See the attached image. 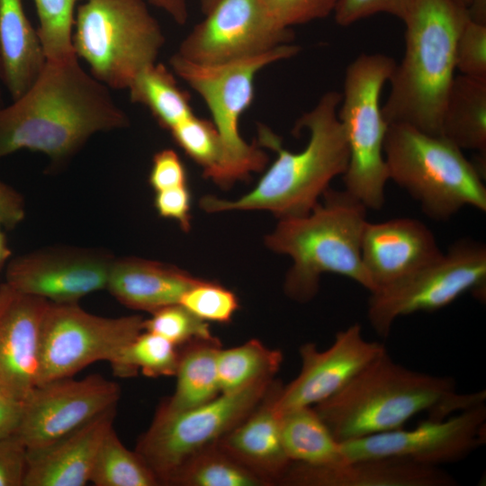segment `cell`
Segmentation results:
<instances>
[{
	"mask_svg": "<svg viewBox=\"0 0 486 486\" xmlns=\"http://www.w3.org/2000/svg\"><path fill=\"white\" fill-rule=\"evenodd\" d=\"M384 351L382 343L364 338L358 323L338 331L325 350L313 343L302 345L301 371L289 384L282 386L274 402L276 410L281 415L328 399Z\"/></svg>",
	"mask_w": 486,
	"mask_h": 486,
	"instance_id": "obj_17",
	"label": "cell"
},
{
	"mask_svg": "<svg viewBox=\"0 0 486 486\" xmlns=\"http://www.w3.org/2000/svg\"><path fill=\"white\" fill-rule=\"evenodd\" d=\"M113 260V256L104 250L45 248L10 259L5 283L50 302L75 303L106 289Z\"/></svg>",
	"mask_w": 486,
	"mask_h": 486,
	"instance_id": "obj_16",
	"label": "cell"
},
{
	"mask_svg": "<svg viewBox=\"0 0 486 486\" xmlns=\"http://www.w3.org/2000/svg\"><path fill=\"white\" fill-rule=\"evenodd\" d=\"M281 438L292 463L327 466L346 462L340 442L312 407L281 414Z\"/></svg>",
	"mask_w": 486,
	"mask_h": 486,
	"instance_id": "obj_26",
	"label": "cell"
},
{
	"mask_svg": "<svg viewBox=\"0 0 486 486\" xmlns=\"http://www.w3.org/2000/svg\"><path fill=\"white\" fill-rule=\"evenodd\" d=\"M321 197L308 214L280 219L266 237L271 250L292 259L284 281L286 295L299 302L310 301L327 273L347 277L372 292L361 256L368 209L346 190L328 188Z\"/></svg>",
	"mask_w": 486,
	"mask_h": 486,
	"instance_id": "obj_5",
	"label": "cell"
},
{
	"mask_svg": "<svg viewBox=\"0 0 486 486\" xmlns=\"http://www.w3.org/2000/svg\"><path fill=\"white\" fill-rule=\"evenodd\" d=\"M412 0H338L334 18L340 26H348L377 14H388L403 20Z\"/></svg>",
	"mask_w": 486,
	"mask_h": 486,
	"instance_id": "obj_39",
	"label": "cell"
},
{
	"mask_svg": "<svg viewBox=\"0 0 486 486\" xmlns=\"http://www.w3.org/2000/svg\"><path fill=\"white\" fill-rule=\"evenodd\" d=\"M456 1L466 8L469 6L470 2H471V0H456Z\"/></svg>",
	"mask_w": 486,
	"mask_h": 486,
	"instance_id": "obj_49",
	"label": "cell"
},
{
	"mask_svg": "<svg viewBox=\"0 0 486 486\" xmlns=\"http://www.w3.org/2000/svg\"><path fill=\"white\" fill-rule=\"evenodd\" d=\"M148 183L155 192L187 184L185 166L175 150L165 148L154 155Z\"/></svg>",
	"mask_w": 486,
	"mask_h": 486,
	"instance_id": "obj_40",
	"label": "cell"
},
{
	"mask_svg": "<svg viewBox=\"0 0 486 486\" xmlns=\"http://www.w3.org/2000/svg\"><path fill=\"white\" fill-rule=\"evenodd\" d=\"M220 0H201L202 13L207 14Z\"/></svg>",
	"mask_w": 486,
	"mask_h": 486,
	"instance_id": "obj_47",
	"label": "cell"
},
{
	"mask_svg": "<svg viewBox=\"0 0 486 486\" xmlns=\"http://www.w3.org/2000/svg\"><path fill=\"white\" fill-rule=\"evenodd\" d=\"M1 83H3V68H2V59H1V54H0V107L3 106Z\"/></svg>",
	"mask_w": 486,
	"mask_h": 486,
	"instance_id": "obj_48",
	"label": "cell"
},
{
	"mask_svg": "<svg viewBox=\"0 0 486 486\" xmlns=\"http://www.w3.org/2000/svg\"><path fill=\"white\" fill-rule=\"evenodd\" d=\"M143 330L140 315L103 317L77 302H49L40 328L37 385L73 377L94 362L111 364Z\"/></svg>",
	"mask_w": 486,
	"mask_h": 486,
	"instance_id": "obj_12",
	"label": "cell"
},
{
	"mask_svg": "<svg viewBox=\"0 0 486 486\" xmlns=\"http://www.w3.org/2000/svg\"><path fill=\"white\" fill-rule=\"evenodd\" d=\"M293 486H454L436 466L396 457L346 461L327 466L292 463L280 482Z\"/></svg>",
	"mask_w": 486,
	"mask_h": 486,
	"instance_id": "obj_21",
	"label": "cell"
},
{
	"mask_svg": "<svg viewBox=\"0 0 486 486\" xmlns=\"http://www.w3.org/2000/svg\"><path fill=\"white\" fill-rule=\"evenodd\" d=\"M179 303L207 322L229 323L238 309L234 292L206 280H200L185 292Z\"/></svg>",
	"mask_w": 486,
	"mask_h": 486,
	"instance_id": "obj_36",
	"label": "cell"
},
{
	"mask_svg": "<svg viewBox=\"0 0 486 486\" xmlns=\"http://www.w3.org/2000/svg\"><path fill=\"white\" fill-rule=\"evenodd\" d=\"M0 54L3 84L14 101L32 86L47 60L22 0H0Z\"/></svg>",
	"mask_w": 486,
	"mask_h": 486,
	"instance_id": "obj_24",
	"label": "cell"
},
{
	"mask_svg": "<svg viewBox=\"0 0 486 486\" xmlns=\"http://www.w3.org/2000/svg\"><path fill=\"white\" fill-rule=\"evenodd\" d=\"M486 442V405L481 403L443 419L428 418L403 428L345 441L346 461L396 457L436 466L458 462Z\"/></svg>",
	"mask_w": 486,
	"mask_h": 486,
	"instance_id": "obj_13",
	"label": "cell"
},
{
	"mask_svg": "<svg viewBox=\"0 0 486 486\" xmlns=\"http://www.w3.org/2000/svg\"><path fill=\"white\" fill-rule=\"evenodd\" d=\"M485 400V390L458 393L452 378L409 369L384 351L313 409L342 443L401 428L422 412L443 419Z\"/></svg>",
	"mask_w": 486,
	"mask_h": 486,
	"instance_id": "obj_2",
	"label": "cell"
},
{
	"mask_svg": "<svg viewBox=\"0 0 486 486\" xmlns=\"http://www.w3.org/2000/svg\"><path fill=\"white\" fill-rule=\"evenodd\" d=\"M154 206L159 216L177 221L184 231L190 230L191 195L187 184L156 192Z\"/></svg>",
	"mask_w": 486,
	"mask_h": 486,
	"instance_id": "obj_42",
	"label": "cell"
},
{
	"mask_svg": "<svg viewBox=\"0 0 486 486\" xmlns=\"http://www.w3.org/2000/svg\"><path fill=\"white\" fill-rule=\"evenodd\" d=\"M396 66L382 53L361 54L346 68L338 115L349 152L345 190L367 209L380 210L389 180L384 158L388 129L380 98Z\"/></svg>",
	"mask_w": 486,
	"mask_h": 486,
	"instance_id": "obj_9",
	"label": "cell"
},
{
	"mask_svg": "<svg viewBox=\"0 0 486 486\" xmlns=\"http://www.w3.org/2000/svg\"><path fill=\"white\" fill-rule=\"evenodd\" d=\"M168 485L262 486L269 483L215 445L185 463Z\"/></svg>",
	"mask_w": 486,
	"mask_h": 486,
	"instance_id": "obj_30",
	"label": "cell"
},
{
	"mask_svg": "<svg viewBox=\"0 0 486 486\" xmlns=\"http://www.w3.org/2000/svg\"><path fill=\"white\" fill-rule=\"evenodd\" d=\"M340 101L341 93L328 91L299 118L294 132L305 129L310 135L300 152L284 148L278 135L259 125L257 143L276 153L274 163L242 197L228 201L206 195L200 200L201 208L208 212L266 210L280 219L308 214L347 167L348 147L338 115Z\"/></svg>",
	"mask_w": 486,
	"mask_h": 486,
	"instance_id": "obj_3",
	"label": "cell"
},
{
	"mask_svg": "<svg viewBox=\"0 0 486 486\" xmlns=\"http://www.w3.org/2000/svg\"><path fill=\"white\" fill-rule=\"evenodd\" d=\"M266 12L280 27L323 19L334 13L338 0H261Z\"/></svg>",
	"mask_w": 486,
	"mask_h": 486,
	"instance_id": "obj_38",
	"label": "cell"
},
{
	"mask_svg": "<svg viewBox=\"0 0 486 486\" xmlns=\"http://www.w3.org/2000/svg\"><path fill=\"white\" fill-rule=\"evenodd\" d=\"M442 254L433 232L418 220H367L363 230L362 261L374 291L411 274Z\"/></svg>",
	"mask_w": 486,
	"mask_h": 486,
	"instance_id": "obj_19",
	"label": "cell"
},
{
	"mask_svg": "<svg viewBox=\"0 0 486 486\" xmlns=\"http://www.w3.org/2000/svg\"><path fill=\"white\" fill-rule=\"evenodd\" d=\"M144 330L155 333L176 346L195 342H219L210 326L180 303L160 308L144 320Z\"/></svg>",
	"mask_w": 486,
	"mask_h": 486,
	"instance_id": "obj_34",
	"label": "cell"
},
{
	"mask_svg": "<svg viewBox=\"0 0 486 486\" xmlns=\"http://www.w3.org/2000/svg\"><path fill=\"white\" fill-rule=\"evenodd\" d=\"M24 399L0 388V439L16 435L22 423Z\"/></svg>",
	"mask_w": 486,
	"mask_h": 486,
	"instance_id": "obj_43",
	"label": "cell"
},
{
	"mask_svg": "<svg viewBox=\"0 0 486 486\" xmlns=\"http://www.w3.org/2000/svg\"><path fill=\"white\" fill-rule=\"evenodd\" d=\"M283 362L280 350L257 339L217 352V373L221 393L243 389L261 381L274 380Z\"/></svg>",
	"mask_w": 486,
	"mask_h": 486,
	"instance_id": "obj_29",
	"label": "cell"
},
{
	"mask_svg": "<svg viewBox=\"0 0 486 486\" xmlns=\"http://www.w3.org/2000/svg\"><path fill=\"white\" fill-rule=\"evenodd\" d=\"M169 15L176 23L184 24L189 16L187 0H146Z\"/></svg>",
	"mask_w": 486,
	"mask_h": 486,
	"instance_id": "obj_45",
	"label": "cell"
},
{
	"mask_svg": "<svg viewBox=\"0 0 486 486\" xmlns=\"http://www.w3.org/2000/svg\"><path fill=\"white\" fill-rule=\"evenodd\" d=\"M292 29L280 27L261 0H220L175 52L201 65L254 58L292 43Z\"/></svg>",
	"mask_w": 486,
	"mask_h": 486,
	"instance_id": "obj_14",
	"label": "cell"
},
{
	"mask_svg": "<svg viewBox=\"0 0 486 486\" xmlns=\"http://www.w3.org/2000/svg\"><path fill=\"white\" fill-rule=\"evenodd\" d=\"M299 51L298 45L287 43L260 56L219 65L193 63L176 53L171 56L170 69L202 98L218 131L220 158L208 179L219 186L229 188L266 165L268 158L261 146L248 144L240 136L239 119L253 103L256 76Z\"/></svg>",
	"mask_w": 486,
	"mask_h": 486,
	"instance_id": "obj_7",
	"label": "cell"
},
{
	"mask_svg": "<svg viewBox=\"0 0 486 486\" xmlns=\"http://www.w3.org/2000/svg\"><path fill=\"white\" fill-rule=\"evenodd\" d=\"M126 112L76 55L46 60L32 86L0 107V159L21 149L40 152L59 169L95 133L125 128Z\"/></svg>",
	"mask_w": 486,
	"mask_h": 486,
	"instance_id": "obj_1",
	"label": "cell"
},
{
	"mask_svg": "<svg viewBox=\"0 0 486 486\" xmlns=\"http://www.w3.org/2000/svg\"><path fill=\"white\" fill-rule=\"evenodd\" d=\"M440 136L458 148L486 157V79L454 76L444 107Z\"/></svg>",
	"mask_w": 486,
	"mask_h": 486,
	"instance_id": "obj_25",
	"label": "cell"
},
{
	"mask_svg": "<svg viewBox=\"0 0 486 486\" xmlns=\"http://www.w3.org/2000/svg\"><path fill=\"white\" fill-rule=\"evenodd\" d=\"M200 280L175 266L139 257H114L106 289L122 304L151 313L179 303Z\"/></svg>",
	"mask_w": 486,
	"mask_h": 486,
	"instance_id": "obj_23",
	"label": "cell"
},
{
	"mask_svg": "<svg viewBox=\"0 0 486 486\" xmlns=\"http://www.w3.org/2000/svg\"><path fill=\"white\" fill-rule=\"evenodd\" d=\"M274 380L220 393L196 408L166 412L160 409L140 436L136 452L160 484H168L177 471L200 452L215 446L260 403Z\"/></svg>",
	"mask_w": 486,
	"mask_h": 486,
	"instance_id": "obj_10",
	"label": "cell"
},
{
	"mask_svg": "<svg viewBox=\"0 0 486 486\" xmlns=\"http://www.w3.org/2000/svg\"><path fill=\"white\" fill-rule=\"evenodd\" d=\"M120 397L119 384L99 374L38 384L24 398L15 436L27 449L48 445L117 405Z\"/></svg>",
	"mask_w": 486,
	"mask_h": 486,
	"instance_id": "obj_15",
	"label": "cell"
},
{
	"mask_svg": "<svg viewBox=\"0 0 486 486\" xmlns=\"http://www.w3.org/2000/svg\"><path fill=\"white\" fill-rule=\"evenodd\" d=\"M179 359L176 346L163 337L143 330L110 364L118 377L134 376L140 370L148 377L175 375Z\"/></svg>",
	"mask_w": 486,
	"mask_h": 486,
	"instance_id": "obj_32",
	"label": "cell"
},
{
	"mask_svg": "<svg viewBox=\"0 0 486 486\" xmlns=\"http://www.w3.org/2000/svg\"><path fill=\"white\" fill-rule=\"evenodd\" d=\"M384 158L389 180L418 202L428 217L446 220L465 206L486 211L482 172L446 138L389 124Z\"/></svg>",
	"mask_w": 486,
	"mask_h": 486,
	"instance_id": "obj_6",
	"label": "cell"
},
{
	"mask_svg": "<svg viewBox=\"0 0 486 486\" xmlns=\"http://www.w3.org/2000/svg\"><path fill=\"white\" fill-rule=\"evenodd\" d=\"M174 140L209 176L216 169L221 154L220 140L212 121L192 115L169 130Z\"/></svg>",
	"mask_w": 486,
	"mask_h": 486,
	"instance_id": "obj_35",
	"label": "cell"
},
{
	"mask_svg": "<svg viewBox=\"0 0 486 486\" xmlns=\"http://www.w3.org/2000/svg\"><path fill=\"white\" fill-rule=\"evenodd\" d=\"M468 292L485 300L486 248L462 238L430 264L370 292L367 318L374 330L386 338L399 317L442 309Z\"/></svg>",
	"mask_w": 486,
	"mask_h": 486,
	"instance_id": "obj_11",
	"label": "cell"
},
{
	"mask_svg": "<svg viewBox=\"0 0 486 486\" xmlns=\"http://www.w3.org/2000/svg\"><path fill=\"white\" fill-rule=\"evenodd\" d=\"M27 449L15 436L0 439V486H22Z\"/></svg>",
	"mask_w": 486,
	"mask_h": 486,
	"instance_id": "obj_41",
	"label": "cell"
},
{
	"mask_svg": "<svg viewBox=\"0 0 486 486\" xmlns=\"http://www.w3.org/2000/svg\"><path fill=\"white\" fill-rule=\"evenodd\" d=\"M49 302L0 284V388L24 399L37 385L42 319Z\"/></svg>",
	"mask_w": 486,
	"mask_h": 486,
	"instance_id": "obj_18",
	"label": "cell"
},
{
	"mask_svg": "<svg viewBox=\"0 0 486 486\" xmlns=\"http://www.w3.org/2000/svg\"><path fill=\"white\" fill-rule=\"evenodd\" d=\"M281 388L274 381L251 413L216 444L269 484L280 482L292 464L283 446L281 415L274 406Z\"/></svg>",
	"mask_w": 486,
	"mask_h": 486,
	"instance_id": "obj_22",
	"label": "cell"
},
{
	"mask_svg": "<svg viewBox=\"0 0 486 486\" xmlns=\"http://www.w3.org/2000/svg\"><path fill=\"white\" fill-rule=\"evenodd\" d=\"M85 0H33L39 21L37 29L48 60L74 56L72 32L76 5Z\"/></svg>",
	"mask_w": 486,
	"mask_h": 486,
	"instance_id": "obj_33",
	"label": "cell"
},
{
	"mask_svg": "<svg viewBox=\"0 0 486 486\" xmlns=\"http://www.w3.org/2000/svg\"><path fill=\"white\" fill-rule=\"evenodd\" d=\"M25 217L22 195L0 179V222L4 228H15Z\"/></svg>",
	"mask_w": 486,
	"mask_h": 486,
	"instance_id": "obj_44",
	"label": "cell"
},
{
	"mask_svg": "<svg viewBox=\"0 0 486 486\" xmlns=\"http://www.w3.org/2000/svg\"><path fill=\"white\" fill-rule=\"evenodd\" d=\"M95 486H157L160 482L145 461L129 450L112 428L104 438L90 475Z\"/></svg>",
	"mask_w": 486,
	"mask_h": 486,
	"instance_id": "obj_31",
	"label": "cell"
},
{
	"mask_svg": "<svg viewBox=\"0 0 486 486\" xmlns=\"http://www.w3.org/2000/svg\"><path fill=\"white\" fill-rule=\"evenodd\" d=\"M219 342L188 344L179 353L173 395L159 407L166 412H180L207 403L220 392L217 373Z\"/></svg>",
	"mask_w": 486,
	"mask_h": 486,
	"instance_id": "obj_27",
	"label": "cell"
},
{
	"mask_svg": "<svg viewBox=\"0 0 486 486\" xmlns=\"http://www.w3.org/2000/svg\"><path fill=\"white\" fill-rule=\"evenodd\" d=\"M146 0H85L77 5L72 46L109 89H128L158 62L166 38Z\"/></svg>",
	"mask_w": 486,
	"mask_h": 486,
	"instance_id": "obj_8",
	"label": "cell"
},
{
	"mask_svg": "<svg viewBox=\"0 0 486 486\" xmlns=\"http://www.w3.org/2000/svg\"><path fill=\"white\" fill-rule=\"evenodd\" d=\"M456 0H412L402 22L405 50L389 80L382 106L389 124H406L439 135L446 101L454 79L455 44L469 19Z\"/></svg>",
	"mask_w": 486,
	"mask_h": 486,
	"instance_id": "obj_4",
	"label": "cell"
},
{
	"mask_svg": "<svg viewBox=\"0 0 486 486\" xmlns=\"http://www.w3.org/2000/svg\"><path fill=\"white\" fill-rule=\"evenodd\" d=\"M175 76L171 69L156 62L143 69L128 88L130 101L145 106L167 130L194 114L190 95Z\"/></svg>",
	"mask_w": 486,
	"mask_h": 486,
	"instance_id": "obj_28",
	"label": "cell"
},
{
	"mask_svg": "<svg viewBox=\"0 0 486 486\" xmlns=\"http://www.w3.org/2000/svg\"><path fill=\"white\" fill-rule=\"evenodd\" d=\"M455 68L461 75L486 79V24L470 18L464 22L456 40Z\"/></svg>",
	"mask_w": 486,
	"mask_h": 486,
	"instance_id": "obj_37",
	"label": "cell"
},
{
	"mask_svg": "<svg viewBox=\"0 0 486 486\" xmlns=\"http://www.w3.org/2000/svg\"><path fill=\"white\" fill-rule=\"evenodd\" d=\"M117 405L48 445L26 448L22 486H84L89 482L99 447L113 428Z\"/></svg>",
	"mask_w": 486,
	"mask_h": 486,
	"instance_id": "obj_20",
	"label": "cell"
},
{
	"mask_svg": "<svg viewBox=\"0 0 486 486\" xmlns=\"http://www.w3.org/2000/svg\"><path fill=\"white\" fill-rule=\"evenodd\" d=\"M3 224L0 222V270L8 263L11 256V250L7 245L5 234L3 230Z\"/></svg>",
	"mask_w": 486,
	"mask_h": 486,
	"instance_id": "obj_46",
	"label": "cell"
}]
</instances>
